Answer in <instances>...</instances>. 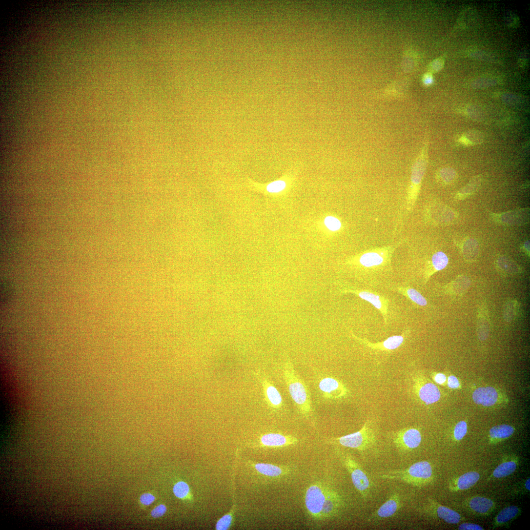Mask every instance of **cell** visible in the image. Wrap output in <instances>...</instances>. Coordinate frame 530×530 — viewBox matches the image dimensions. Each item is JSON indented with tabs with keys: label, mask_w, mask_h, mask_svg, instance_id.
<instances>
[{
	"label": "cell",
	"mask_w": 530,
	"mask_h": 530,
	"mask_svg": "<svg viewBox=\"0 0 530 530\" xmlns=\"http://www.w3.org/2000/svg\"><path fill=\"white\" fill-rule=\"evenodd\" d=\"M422 80L425 85H429L431 84L433 82L432 74L430 73H426L424 75Z\"/></svg>",
	"instance_id": "42"
},
{
	"label": "cell",
	"mask_w": 530,
	"mask_h": 530,
	"mask_svg": "<svg viewBox=\"0 0 530 530\" xmlns=\"http://www.w3.org/2000/svg\"><path fill=\"white\" fill-rule=\"evenodd\" d=\"M166 511V507L163 505H161L157 506L152 510L151 515L154 518H158L162 516L165 513Z\"/></svg>",
	"instance_id": "37"
},
{
	"label": "cell",
	"mask_w": 530,
	"mask_h": 530,
	"mask_svg": "<svg viewBox=\"0 0 530 530\" xmlns=\"http://www.w3.org/2000/svg\"><path fill=\"white\" fill-rule=\"evenodd\" d=\"M392 439L397 448L403 452L417 448L422 441L421 433L417 428L407 427L394 432Z\"/></svg>",
	"instance_id": "6"
},
{
	"label": "cell",
	"mask_w": 530,
	"mask_h": 530,
	"mask_svg": "<svg viewBox=\"0 0 530 530\" xmlns=\"http://www.w3.org/2000/svg\"><path fill=\"white\" fill-rule=\"evenodd\" d=\"M514 428L508 425H501L496 426L492 428L489 434L491 438L493 439H505L510 436L514 432Z\"/></svg>",
	"instance_id": "23"
},
{
	"label": "cell",
	"mask_w": 530,
	"mask_h": 530,
	"mask_svg": "<svg viewBox=\"0 0 530 530\" xmlns=\"http://www.w3.org/2000/svg\"><path fill=\"white\" fill-rule=\"evenodd\" d=\"M173 491L176 497L184 499L186 498L190 492V488L188 485L183 481L177 483L174 486Z\"/></svg>",
	"instance_id": "29"
},
{
	"label": "cell",
	"mask_w": 530,
	"mask_h": 530,
	"mask_svg": "<svg viewBox=\"0 0 530 530\" xmlns=\"http://www.w3.org/2000/svg\"><path fill=\"white\" fill-rule=\"evenodd\" d=\"M407 334L406 332L402 335L392 336L382 342L377 343H371L366 339L358 338V339L363 344L372 349L380 351H391L398 348L403 344Z\"/></svg>",
	"instance_id": "11"
},
{
	"label": "cell",
	"mask_w": 530,
	"mask_h": 530,
	"mask_svg": "<svg viewBox=\"0 0 530 530\" xmlns=\"http://www.w3.org/2000/svg\"><path fill=\"white\" fill-rule=\"evenodd\" d=\"M516 464L513 461L505 462L500 465L493 471V476L501 478L512 474L516 470Z\"/></svg>",
	"instance_id": "24"
},
{
	"label": "cell",
	"mask_w": 530,
	"mask_h": 530,
	"mask_svg": "<svg viewBox=\"0 0 530 530\" xmlns=\"http://www.w3.org/2000/svg\"><path fill=\"white\" fill-rule=\"evenodd\" d=\"M232 520V512H230L219 520L217 522L216 529L217 530H226L230 527Z\"/></svg>",
	"instance_id": "31"
},
{
	"label": "cell",
	"mask_w": 530,
	"mask_h": 530,
	"mask_svg": "<svg viewBox=\"0 0 530 530\" xmlns=\"http://www.w3.org/2000/svg\"><path fill=\"white\" fill-rule=\"evenodd\" d=\"M448 385L451 388H457L459 387L460 383L457 378L451 376L448 378Z\"/></svg>",
	"instance_id": "40"
},
{
	"label": "cell",
	"mask_w": 530,
	"mask_h": 530,
	"mask_svg": "<svg viewBox=\"0 0 530 530\" xmlns=\"http://www.w3.org/2000/svg\"><path fill=\"white\" fill-rule=\"evenodd\" d=\"M428 509L438 518L449 524H458L461 519V515L457 511L433 502L429 506Z\"/></svg>",
	"instance_id": "14"
},
{
	"label": "cell",
	"mask_w": 530,
	"mask_h": 530,
	"mask_svg": "<svg viewBox=\"0 0 530 530\" xmlns=\"http://www.w3.org/2000/svg\"><path fill=\"white\" fill-rule=\"evenodd\" d=\"M477 472H468L459 478L457 481L456 490H464L470 489L476 484L480 479Z\"/></svg>",
	"instance_id": "19"
},
{
	"label": "cell",
	"mask_w": 530,
	"mask_h": 530,
	"mask_svg": "<svg viewBox=\"0 0 530 530\" xmlns=\"http://www.w3.org/2000/svg\"><path fill=\"white\" fill-rule=\"evenodd\" d=\"M357 294L363 300L368 302L378 309L382 313L385 323L387 322L389 302L387 299L368 291H360Z\"/></svg>",
	"instance_id": "12"
},
{
	"label": "cell",
	"mask_w": 530,
	"mask_h": 530,
	"mask_svg": "<svg viewBox=\"0 0 530 530\" xmlns=\"http://www.w3.org/2000/svg\"><path fill=\"white\" fill-rule=\"evenodd\" d=\"M260 443L263 447L280 448L295 446L298 444L299 439L290 435L271 433L263 435Z\"/></svg>",
	"instance_id": "10"
},
{
	"label": "cell",
	"mask_w": 530,
	"mask_h": 530,
	"mask_svg": "<svg viewBox=\"0 0 530 530\" xmlns=\"http://www.w3.org/2000/svg\"><path fill=\"white\" fill-rule=\"evenodd\" d=\"M285 379L289 394L299 412L305 417H309L312 413L310 392L290 364L285 366Z\"/></svg>",
	"instance_id": "2"
},
{
	"label": "cell",
	"mask_w": 530,
	"mask_h": 530,
	"mask_svg": "<svg viewBox=\"0 0 530 530\" xmlns=\"http://www.w3.org/2000/svg\"><path fill=\"white\" fill-rule=\"evenodd\" d=\"M376 441L375 433L371 427L370 422L367 421L359 431L339 437L329 438L327 440L326 443L364 452L374 446Z\"/></svg>",
	"instance_id": "4"
},
{
	"label": "cell",
	"mask_w": 530,
	"mask_h": 530,
	"mask_svg": "<svg viewBox=\"0 0 530 530\" xmlns=\"http://www.w3.org/2000/svg\"><path fill=\"white\" fill-rule=\"evenodd\" d=\"M305 503L308 514L317 520L328 519L337 516L345 506L343 497L338 492L320 483L308 488Z\"/></svg>",
	"instance_id": "1"
},
{
	"label": "cell",
	"mask_w": 530,
	"mask_h": 530,
	"mask_svg": "<svg viewBox=\"0 0 530 530\" xmlns=\"http://www.w3.org/2000/svg\"><path fill=\"white\" fill-rule=\"evenodd\" d=\"M402 498L397 493H393L389 499L368 517L369 522H378L393 516L401 509Z\"/></svg>",
	"instance_id": "9"
},
{
	"label": "cell",
	"mask_w": 530,
	"mask_h": 530,
	"mask_svg": "<svg viewBox=\"0 0 530 530\" xmlns=\"http://www.w3.org/2000/svg\"><path fill=\"white\" fill-rule=\"evenodd\" d=\"M461 530H483L484 529L481 526L474 523H463L459 527Z\"/></svg>",
	"instance_id": "38"
},
{
	"label": "cell",
	"mask_w": 530,
	"mask_h": 530,
	"mask_svg": "<svg viewBox=\"0 0 530 530\" xmlns=\"http://www.w3.org/2000/svg\"><path fill=\"white\" fill-rule=\"evenodd\" d=\"M427 161V149L424 147L413 165L411 174L412 191L417 188L421 182L426 169Z\"/></svg>",
	"instance_id": "13"
},
{
	"label": "cell",
	"mask_w": 530,
	"mask_h": 530,
	"mask_svg": "<svg viewBox=\"0 0 530 530\" xmlns=\"http://www.w3.org/2000/svg\"><path fill=\"white\" fill-rule=\"evenodd\" d=\"M318 387L323 397L327 400L345 398L350 393L343 383L333 377L322 379L319 383Z\"/></svg>",
	"instance_id": "7"
},
{
	"label": "cell",
	"mask_w": 530,
	"mask_h": 530,
	"mask_svg": "<svg viewBox=\"0 0 530 530\" xmlns=\"http://www.w3.org/2000/svg\"><path fill=\"white\" fill-rule=\"evenodd\" d=\"M325 224L326 227L332 231H337L339 230L341 226L340 221L337 218L331 216L326 218L325 221Z\"/></svg>",
	"instance_id": "34"
},
{
	"label": "cell",
	"mask_w": 530,
	"mask_h": 530,
	"mask_svg": "<svg viewBox=\"0 0 530 530\" xmlns=\"http://www.w3.org/2000/svg\"><path fill=\"white\" fill-rule=\"evenodd\" d=\"M479 245L474 240H469L464 245V252L465 256L470 259H473L478 254Z\"/></svg>",
	"instance_id": "27"
},
{
	"label": "cell",
	"mask_w": 530,
	"mask_h": 530,
	"mask_svg": "<svg viewBox=\"0 0 530 530\" xmlns=\"http://www.w3.org/2000/svg\"><path fill=\"white\" fill-rule=\"evenodd\" d=\"M473 399L474 402L478 405L490 407L496 403L498 393L492 387H481L474 392Z\"/></svg>",
	"instance_id": "15"
},
{
	"label": "cell",
	"mask_w": 530,
	"mask_h": 530,
	"mask_svg": "<svg viewBox=\"0 0 530 530\" xmlns=\"http://www.w3.org/2000/svg\"><path fill=\"white\" fill-rule=\"evenodd\" d=\"M483 136L481 133L477 131H470L466 133L461 138L462 143L468 144H477L482 143Z\"/></svg>",
	"instance_id": "28"
},
{
	"label": "cell",
	"mask_w": 530,
	"mask_h": 530,
	"mask_svg": "<svg viewBox=\"0 0 530 530\" xmlns=\"http://www.w3.org/2000/svg\"><path fill=\"white\" fill-rule=\"evenodd\" d=\"M480 182L481 179H479L478 178L474 179L470 182L469 184L462 189L459 193V196L461 197H466V196H467L473 193L479 186Z\"/></svg>",
	"instance_id": "30"
},
{
	"label": "cell",
	"mask_w": 530,
	"mask_h": 530,
	"mask_svg": "<svg viewBox=\"0 0 530 530\" xmlns=\"http://www.w3.org/2000/svg\"><path fill=\"white\" fill-rule=\"evenodd\" d=\"M155 497L150 493H145L142 495L140 498L141 502L144 505H150L155 500Z\"/></svg>",
	"instance_id": "39"
},
{
	"label": "cell",
	"mask_w": 530,
	"mask_h": 530,
	"mask_svg": "<svg viewBox=\"0 0 530 530\" xmlns=\"http://www.w3.org/2000/svg\"><path fill=\"white\" fill-rule=\"evenodd\" d=\"M467 432V424L465 421L458 423L455 428L454 436L456 440H461Z\"/></svg>",
	"instance_id": "32"
},
{
	"label": "cell",
	"mask_w": 530,
	"mask_h": 530,
	"mask_svg": "<svg viewBox=\"0 0 530 530\" xmlns=\"http://www.w3.org/2000/svg\"><path fill=\"white\" fill-rule=\"evenodd\" d=\"M468 504L472 511L480 515L488 514L494 506V503L491 500L479 496L470 498Z\"/></svg>",
	"instance_id": "16"
},
{
	"label": "cell",
	"mask_w": 530,
	"mask_h": 530,
	"mask_svg": "<svg viewBox=\"0 0 530 530\" xmlns=\"http://www.w3.org/2000/svg\"><path fill=\"white\" fill-rule=\"evenodd\" d=\"M340 461L349 474L353 486L364 499L370 495L371 482L362 467L347 453L337 451Z\"/></svg>",
	"instance_id": "5"
},
{
	"label": "cell",
	"mask_w": 530,
	"mask_h": 530,
	"mask_svg": "<svg viewBox=\"0 0 530 530\" xmlns=\"http://www.w3.org/2000/svg\"><path fill=\"white\" fill-rule=\"evenodd\" d=\"M448 263V258L447 255L443 252H437L432 257V264L434 269L437 271H441L444 269Z\"/></svg>",
	"instance_id": "25"
},
{
	"label": "cell",
	"mask_w": 530,
	"mask_h": 530,
	"mask_svg": "<svg viewBox=\"0 0 530 530\" xmlns=\"http://www.w3.org/2000/svg\"><path fill=\"white\" fill-rule=\"evenodd\" d=\"M413 391L420 400L426 405L438 401L441 393L438 388L431 383L423 382L418 377L413 378Z\"/></svg>",
	"instance_id": "8"
},
{
	"label": "cell",
	"mask_w": 530,
	"mask_h": 530,
	"mask_svg": "<svg viewBox=\"0 0 530 530\" xmlns=\"http://www.w3.org/2000/svg\"><path fill=\"white\" fill-rule=\"evenodd\" d=\"M385 260L384 255L377 252H369L364 254L360 262L363 266L370 268L379 266Z\"/></svg>",
	"instance_id": "20"
},
{
	"label": "cell",
	"mask_w": 530,
	"mask_h": 530,
	"mask_svg": "<svg viewBox=\"0 0 530 530\" xmlns=\"http://www.w3.org/2000/svg\"><path fill=\"white\" fill-rule=\"evenodd\" d=\"M254 467L260 474L273 478L287 475L290 471L287 467H280L268 464H256Z\"/></svg>",
	"instance_id": "17"
},
{
	"label": "cell",
	"mask_w": 530,
	"mask_h": 530,
	"mask_svg": "<svg viewBox=\"0 0 530 530\" xmlns=\"http://www.w3.org/2000/svg\"><path fill=\"white\" fill-rule=\"evenodd\" d=\"M440 176L442 180L446 183H450L455 178V172L451 168H446L440 171Z\"/></svg>",
	"instance_id": "33"
},
{
	"label": "cell",
	"mask_w": 530,
	"mask_h": 530,
	"mask_svg": "<svg viewBox=\"0 0 530 530\" xmlns=\"http://www.w3.org/2000/svg\"><path fill=\"white\" fill-rule=\"evenodd\" d=\"M286 183L284 181H277L270 184L267 190L271 193H279L285 189Z\"/></svg>",
	"instance_id": "36"
},
{
	"label": "cell",
	"mask_w": 530,
	"mask_h": 530,
	"mask_svg": "<svg viewBox=\"0 0 530 530\" xmlns=\"http://www.w3.org/2000/svg\"><path fill=\"white\" fill-rule=\"evenodd\" d=\"M434 381L438 384L443 385L447 381L446 376L441 373H438L434 377Z\"/></svg>",
	"instance_id": "41"
},
{
	"label": "cell",
	"mask_w": 530,
	"mask_h": 530,
	"mask_svg": "<svg viewBox=\"0 0 530 530\" xmlns=\"http://www.w3.org/2000/svg\"><path fill=\"white\" fill-rule=\"evenodd\" d=\"M530 478H529V479H528V480H527L526 481V483H525V487H526V489H527L528 490H529V491H530Z\"/></svg>",
	"instance_id": "43"
},
{
	"label": "cell",
	"mask_w": 530,
	"mask_h": 530,
	"mask_svg": "<svg viewBox=\"0 0 530 530\" xmlns=\"http://www.w3.org/2000/svg\"><path fill=\"white\" fill-rule=\"evenodd\" d=\"M385 480H396L417 488H422L433 480L431 465L427 461L416 463L404 470L389 472L380 475Z\"/></svg>",
	"instance_id": "3"
},
{
	"label": "cell",
	"mask_w": 530,
	"mask_h": 530,
	"mask_svg": "<svg viewBox=\"0 0 530 530\" xmlns=\"http://www.w3.org/2000/svg\"><path fill=\"white\" fill-rule=\"evenodd\" d=\"M498 263L500 268L506 272L515 274L519 271L517 265L508 258L501 257L499 259Z\"/></svg>",
	"instance_id": "26"
},
{
	"label": "cell",
	"mask_w": 530,
	"mask_h": 530,
	"mask_svg": "<svg viewBox=\"0 0 530 530\" xmlns=\"http://www.w3.org/2000/svg\"><path fill=\"white\" fill-rule=\"evenodd\" d=\"M519 512V509L517 506H511L505 508L497 515L495 523L497 525L505 524L515 518Z\"/></svg>",
	"instance_id": "22"
},
{
	"label": "cell",
	"mask_w": 530,
	"mask_h": 530,
	"mask_svg": "<svg viewBox=\"0 0 530 530\" xmlns=\"http://www.w3.org/2000/svg\"><path fill=\"white\" fill-rule=\"evenodd\" d=\"M445 65V60L443 58H439L432 61L428 65V70L429 73H435L443 68Z\"/></svg>",
	"instance_id": "35"
},
{
	"label": "cell",
	"mask_w": 530,
	"mask_h": 530,
	"mask_svg": "<svg viewBox=\"0 0 530 530\" xmlns=\"http://www.w3.org/2000/svg\"><path fill=\"white\" fill-rule=\"evenodd\" d=\"M398 292L416 305L425 306L427 305L426 299L417 290L410 287H401Z\"/></svg>",
	"instance_id": "21"
},
{
	"label": "cell",
	"mask_w": 530,
	"mask_h": 530,
	"mask_svg": "<svg viewBox=\"0 0 530 530\" xmlns=\"http://www.w3.org/2000/svg\"><path fill=\"white\" fill-rule=\"evenodd\" d=\"M264 387L265 396L271 407L276 409L282 408L283 405V401L278 390L268 382H264Z\"/></svg>",
	"instance_id": "18"
}]
</instances>
